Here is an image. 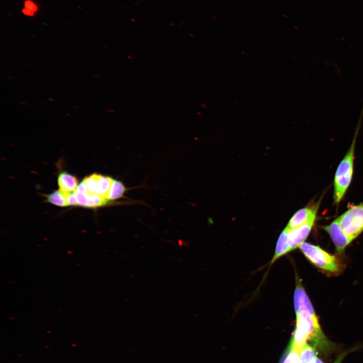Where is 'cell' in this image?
Instances as JSON below:
<instances>
[{
	"label": "cell",
	"mask_w": 363,
	"mask_h": 363,
	"mask_svg": "<svg viewBox=\"0 0 363 363\" xmlns=\"http://www.w3.org/2000/svg\"><path fill=\"white\" fill-rule=\"evenodd\" d=\"M294 293L296 326L290 345L299 351L308 343L316 349L326 350L331 345L320 326L313 306L299 280L296 279Z\"/></svg>",
	"instance_id": "cell-1"
},
{
	"label": "cell",
	"mask_w": 363,
	"mask_h": 363,
	"mask_svg": "<svg viewBox=\"0 0 363 363\" xmlns=\"http://www.w3.org/2000/svg\"><path fill=\"white\" fill-rule=\"evenodd\" d=\"M356 135L357 134H355L351 145L339 164L335 173L334 200L336 204H338L340 202L351 181Z\"/></svg>",
	"instance_id": "cell-2"
},
{
	"label": "cell",
	"mask_w": 363,
	"mask_h": 363,
	"mask_svg": "<svg viewBox=\"0 0 363 363\" xmlns=\"http://www.w3.org/2000/svg\"><path fill=\"white\" fill-rule=\"evenodd\" d=\"M298 248L306 258L317 267L332 273L339 271L340 266L336 258L319 247L304 242Z\"/></svg>",
	"instance_id": "cell-3"
},
{
	"label": "cell",
	"mask_w": 363,
	"mask_h": 363,
	"mask_svg": "<svg viewBox=\"0 0 363 363\" xmlns=\"http://www.w3.org/2000/svg\"><path fill=\"white\" fill-rule=\"evenodd\" d=\"M336 219L342 231L353 240L363 231V202L350 206Z\"/></svg>",
	"instance_id": "cell-4"
},
{
	"label": "cell",
	"mask_w": 363,
	"mask_h": 363,
	"mask_svg": "<svg viewBox=\"0 0 363 363\" xmlns=\"http://www.w3.org/2000/svg\"><path fill=\"white\" fill-rule=\"evenodd\" d=\"M74 194L78 206L82 207L95 208L108 205L112 202L100 195L88 193L83 181L78 185Z\"/></svg>",
	"instance_id": "cell-5"
},
{
	"label": "cell",
	"mask_w": 363,
	"mask_h": 363,
	"mask_svg": "<svg viewBox=\"0 0 363 363\" xmlns=\"http://www.w3.org/2000/svg\"><path fill=\"white\" fill-rule=\"evenodd\" d=\"M319 207V202L312 207H306L299 209L291 217L286 228L291 229L315 221Z\"/></svg>",
	"instance_id": "cell-6"
},
{
	"label": "cell",
	"mask_w": 363,
	"mask_h": 363,
	"mask_svg": "<svg viewBox=\"0 0 363 363\" xmlns=\"http://www.w3.org/2000/svg\"><path fill=\"white\" fill-rule=\"evenodd\" d=\"M324 228L330 235L337 251L339 253L343 252L346 247L352 241L342 231L337 219Z\"/></svg>",
	"instance_id": "cell-7"
},
{
	"label": "cell",
	"mask_w": 363,
	"mask_h": 363,
	"mask_svg": "<svg viewBox=\"0 0 363 363\" xmlns=\"http://www.w3.org/2000/svg\"><path fill=\"white\" fill-rule=\"evenodd\" d=\"M315 221L306 223L299 227L288 229V243L289 252L296 249L304 242L309 235Z\"/></svg>",
	"instance_id": "cell-8"
},
{
	"label": "cell",
	"mask_w": 363,
	"mask_h": 363,
	"mask_svg": "<svg viewBox=\"0 0 363 363\" xmlns=\"http://www.w3.org/2000/svg\"><path fill=\"white\" fill-rule=\"evenodd\" d=\"M57 184L59 190L67 193L74 192L78 186L76 177L66 172L59 174Z\"/></svg>",
	"instance_id": "cell-9"
},
{
	"label": "cell",
	"mask_w": 363,
	"mask_h": 363,
	"mask_svg": "<svg viewBox=\"0 0 363 363\" xmlns=\"http://www.w3.org/2000/svg\"><path fill=\"white\" fill-rule=\"evenodd\" d=\"M289 252L288 243V229L285 227L280 233L276 246L274 255L271 261V263L275 262L281 256Z\"/></svg>",
	"instance_id": "cell-10"
},
{
	"label": "cell",
	"mask_w": 363,
	"mask_h": 363,
	"mask_svg": "<svg viewBox=\"0 0 363 363\" xmlns=\"http://www.w3.org/2000/svg\"><path fill=\"white\" fill-rule=\"evenodd\" d=\"M123 183L113 178L106 198L111 202L125 198V194L129 191Z\"/></svg>",
	"instance_id": "cell-11"
},
{
	"label": "cell",
	"mask_w": 363,
	"mask_h": 363,
	"mask_svg": "<svg viewBox=\"0 0 363 363\" xmlns=\"http://www.w3.org/2000/svg\"><path fill=\"white\" fill-rule=\"evenodd\" d=\"M70 193L55 191L49 195H46L47 201L53 205L59 207L68 206V197Z\"/></svg>",
	"instance_id": "cell-12"
},
{
	"label": "cell",
	"mask_w": 363,
	"mask_h": 363,
	"mask_svg": "<svg viewBox=\"0 0 363 363\" xmlns=\"http://www.w3.org/2000/svg\"><path fill=\"white\" fill-rule=\"evenodd\" d=\"M316 348L307 343L299 352V363H315L317 358Z\"/></svg>",
	"instance_id": "cell-13"
},
{
	"label": "cell",
	"mask_w": 363,
	"mask_h": 363,
	"mask_svg": "<svg viewBox=\"0 0 363 363\" xmlns=\"http://www.w3.org/2000/svg\"><path fill=\"white\" fill-rule=\"evenodd\" d=\"M100 174L93 173L86 177L83 181L88 193L99 195V179Z\"/></svg>",
	"instance_id": "cell-14"
},
{
	"label": "cell",
	"mask_w": 363,
	"mask_h": 363,
	"mask_svg": "<svg viewBox=\"0 0 363 363\" xmlns=\"http://www.w3.org/2000/svg\"><path fill=\"white\" fill-rule=\"evenodd\" d=\"M299 352L289 345L288 352L282 363H299Z\"/></svg>",
	"instance_id": "cell-15"
},
{
	"label": "cell",
	"mask_w": 363,
	"mask_h": 363,
	"mask_svg": "<svg viewBox=\"0 0 363 363\" xmlns=\"http://www.w3.org/2000/svg\"><path fill=\"white\" fill-rule=\"evenodd\" d=\"M68 206L78 205L74 192L69 193L68 197Z\"/></svg>",
	"instance_id": "cell-16"
},
{
	"label": "cell",
	"mask_w": 363,
	"mask_h": 363,
	"mask_svg": "<svg viewBox=\"0 0 363 363\" xmlns=\"http://www.w3.org/2000/svg\"><path fill=\"white\" fill-rule=\"evenodd\" d=\"M350 351H347L339 355L333 363H341L344 358Z\"/></svg>",
	"instance_id": "cell-17"
},
{
	"label": "cell",
	"mask_w": 363,
	"mask_h": 363,
	"mask_svg": "<svg viewBox=\"0 0 363 363\" xmlns=\"http://www.w3.org/2000/svg\"><path fill=\"white\" fill-rule=\"evenodd\" d=\"M315 363H324L320 358L317 357Z\"/></svg>",
	"instance_id": "cell-18"
}]
</instances>
